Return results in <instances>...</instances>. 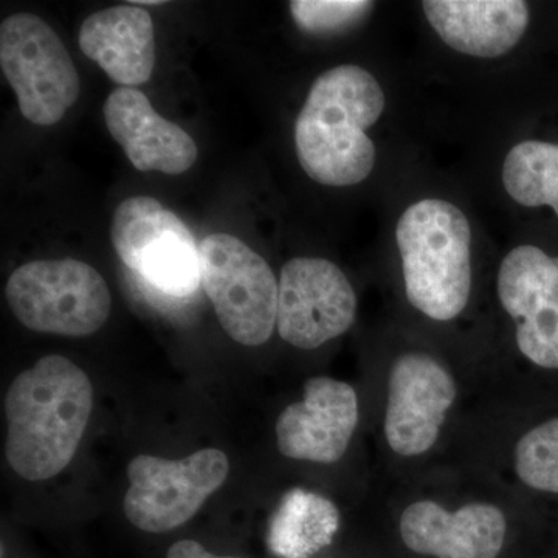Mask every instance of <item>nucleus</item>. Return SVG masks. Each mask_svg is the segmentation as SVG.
Returning <instances> with one entry per match:
<instances>
[{
    "label": "nucleus",
    "instance_id": "obj_13",
    "mask_svg": "<svg viewBox=\"0 0 558 558\" xmlns=\"http://www.w3.org/2000/svg\"><path fill=\"white\" fill-rule=\"evenodd\" d=\"M106 126L138 171L180 175L193 168L199 150L178 124L163 119L134 87L112 90L105 102Z\"/></svg>",
    "mask_w": 558,
    "mask_h": 558
},
{
    "label": "nucleus",
    "instance_id": "obj_17",
    "mask_svg": "<svg viewBox=\"0 0 558 558\" xmlns=\"http://www.w3.org/2000/svg\"><path fill=\"white\" fill-rule=\"evenodd\" d=\"M339 527L340 512L330 499L292 488L271 515L267 545L279 558H311L332 543Z\"/></svg>",
    "mask_w": 558,
    "mask_h": 558
},
{
    "label": "nucleus",
    "instance_id": "obj_8",
    "mask_svg": "<svg viewBox=\"0 0 558 558\" xmlns=\"http://www.w3.org/2000/svg\"><path fill=\"white\" fill-rule=\"evenodd\" d=\"M229 473V458L218 449L199 450L179 461L138 454L128 465L124 515L150 534L172 531L199 512Z\"/></svg>",
    "mask_w": 558,
    "mask_h": 558
},
{
    "label": "nucleus",
    "instance_id": "obj_16",
    "mask_svg": "<svg viewBox=\"0 0 558 558\" xmlns=\"http://www.w3.org/2000/svg\"><path fill=\"white\" fill-rule=\"evenodd\" d=\"M80 49L121 87L148 83L156 68V32L142 7L97 11L80 28Z\"/></svg>",
    "mask_w": 558,
    "mask_h": 558
},
{
    "label": "nucleus",
    "instance_id": "obj_4",
    "mask_svg": "<svg viewBox=\"0 0 558 558\" xmlns=\"http://www.w3.org/2000/svg\"><path fill=\"white\" fill-rule=\"evenodd\" d=\"M5 296L25 328L73 339L98 332L112 310L100 271L72 258L32 260L17 267L7 281Z\"/></svg>",
    "mask_w": 558,
    "mask_h": 558
},
{
    "label": "nucleus",
    "instance_id": "obj_20",
    "mask_svg": "<svg viewBox=\"0 0 558 558\" xmlns=\"http://www.w3.org/2000/svg\"><path fill=\"white\" fill-rule=\"evenodd\" d=\"M290 14L300 31L307 35L329 38L354 31L374 10L366 0H293Z\"/></svg>",
    "mask_w": 558,
    "mask_h": 558
},
{
    "label": "nucleus",
    "instance_id": "obj_7",
    "mask_svg": "<svg viewBox=\"0 0 558 558\" xmlns=\"http://www.w3.org/2000/svg\"><path fill=\"white\" fill-rule=\"evenodd\" d=\"M110 240L124 266L150 289L183 299L199 288L196 238L178 215L154 197L134 196L121 202L113 213Z\"/></svg>",
    "mask_w": 558,
    "mask_h": 558
},
{
    "label": "nucleus",
    "instance_id": "obj_22",
    "mask_svg": "<svg viewBox=\"0 0 558 558\" xmlns=\"http://www.w3.org/2000/svg\"><path fill=\"white\" fill-rule=\"evenodd\" d=\"M132 5H142V7H146V5H160V3H163V2H159V0H137V2H131Z\"/></svg>",
    "mask_w": 558,
    "mask_h": 558
},
{
    "label": "nucleus",
    "instance_id": "obj_11",
    "mask_svg": "<svg viewBox=\"0 0 558 558\" xmlns=\"http://www.w3.org/2000/svg\"><path fill=\"white\" fill-rule=\"evenodd\" d=\"M457 399L449 371L427 354H403L389 373L385 436L402 457H417L435 446L447 411Z\"/></svg>",
    "mask_w": 558,
    "mask_h": 558
},
{
    "label": "nucleus",
    "instance_id": "obj_14",
    "mask_svg": "<svg viewBox=\"0 0 558 558\" xmlns=\"http://www.w3.org/2000/svg\"><path fill=\"white\" fill-rule=\"evenodd\" d=\"M407 548L438 558H497L506 538L505 513L492 505L447 512L435 501H418L400 519Z\"/></svg>",
    "mask_w": 558,
    "mask_h": 558
},
{
    "label": "nucleus",
    "instance_id": "obj_19",
    "mask_svg": "<svg viewBox=\"0 0 558 558\" xmlns=\"http://www.w3.org/2000/svg\"><path fill=\"white\" fill-rule=\"evenodd\" d=\"M515 470L526 486L558 494V417L532 428L519 440Z\"/></svg>",
    "mask_w": 558,
    "mask_h": 558
},
{
    "label": "nucleus",
    "instance_id": "obj_6",
    "mask_svg": "<svg viewBox=\"0 0 558 558\" xmlns=\"http://www.w3.org/2000/svg\"><path fill=\"white\" fill-rule=\"evenodd\" d=\"M201 279L220 326L244 347L267 343L277 326L278 281L269 264L227 233L199 244Z\"/></svg>",
    "mask_w": 558,
    "mask_h": 558
},
{
    "label": "nucleus",
    "instance_id": "obj_5",
    "mask_svg": "<svg viewBox=\"0 0 558 558\" xmlns=\"http://www.w3.org/2000/svg\"><path fill=\"white\" fill-rule=\"evenodd\" d=\"M0 68L17 98L22 116L53 126L81 94L78 70L57 32L31 13L0 25Z\"/></svg>",
    "mask_w": 558,
    "mask_h": 558
},
{
    "label": "nucleus",
    "instance_id": "obj_18",
    "mask_svg": "<svg viewBox=\"0 0 558 558\" xmlns=\"http://www.w3.org/2000/svg\"><path fill=\"white\" fill-rule=\"evenodd\" d=\"M502 183L510 197L523 207L553 208L558 216L557 143L521 142L502 165Z\"/></svg>",
    "mask_w": 558,
    "mask_h": 558
},
{
    "label": "nucleus",
    "instance_id": "obj_2",
    "mask_svg": "<svg viewBox=\"0 0 558 558\" xmlns=\"http://www.w3.org/2000/svg\"><path fill=\"white\" fill-rule=\"evenodd\" d=\"M385 94L360 65L326 70L312 84L295 123L301 168L326 186H352L369 178L376 146L366 134L380 120Z\"/></svg>",
    "mask_w": 558,
    "mask_h": 558
},
{
    "label": "nucleus",
    "instance_id": "obj_12",
    "mask_svg": "<svg viewBox=\"0 0 558 558\" xmlns=\"http://www.w3.org/2000/svg\"><path fill=\"white\" fill-rule=\"evenodd\" d=\"M359 422V400L347 381L314 377L304 398L279 414L278 449L296 461L333 464L347 453Z\"/></svg>",
    "mask_w": 558,
    "mask_h": 558
},
{
    "label": "nucleus",
    "instance_id": "obj_10",
    "mask_svg": "<svg viewBox=\"0 0 558 558\" xmlns=\"http://www.w3.org/2000/svg\"><path fill=\"white\" fill-rule=\"evenodd\" d=\"M498 296L517 323L521 354L558 369V256L535 245L510 250L499 267Z\"/></svg>",
    "mask_w": 558,
    "mask_h": 558
},
{
    "label": "nucleus",
    "instance_id": "obj_9",
    "mask_svg": "<svg viewBox=\"0 0 558 558\" xmlns=\"http://www.w3.org/2000/svg\"><path fill=\"white\" fill-rule=\"evenodd\" d=\"M357 296L339 266L293 258L278 282L277 329L292 347L311 351L343 336L355 322Z\"/></svg>",
    "mask_w": 558,
    "mask_h": 558
},
{
    "label": "nucleus",
    "instance_id": "obj_21",
    "mask_svg": "<svg viewBox=\"0 0 558 558\" xmlns=\"http://www.w3.org/2000/svg\"><path fill=\"white\" fill-rule=\"evenodd\" d=\"M167 558H241V557H222L208 553L201 543L193 539H182L174 543L168 550Z\"/></svg>",
    "mask_w": 558,
    "mask_h": 558
},
{
    "label": "nucleus",
    "instance_id": "obj_15",
    "mask_svg": "<svg viewBox=\"0 0 558 558\" xmlns=\"http://www.w3.org/2000/svg\"><path fill=\"white\" fill-rule=\"evenodd\" d=\"M422 9L450 49L476 58L509 53L529 25V7L521 0H427Z\"/></svg>",
    "mask_w": 558,
    "mask_h": 558
},
{
    "label": "nucleus",
    "instance_id": "obj_3",
    "mask_svg": "<svg viewBox=\"0 0 558 558\" xmlns=\"http://www.w3.org/2000/svg\"><path fill=\"white\" fill-rule=\"evenodd\" d=\"M396 242L411 306L436 322L457 318L472 289L468 216L447 201H418L400 216Z\"/></svg>",
    "mask_w": 558,
    "mask_h": 558
},
{
    "label": "nucleus",
    "instance_id": "obj_1",
    "mask_svg": "<svg viewBox=\"0 0 558 558\" xmlns=\"http://www.w3.org/2000/svg\"><path fill=\"white\" fill-rule=\"evenodd\" d=\"M94 410V388L72 360L46 355L22 371L5 396L10 468L28 481L53 478L78 450Z\"/></svg>",
    "mask_w": 558,
    "mask_h": 558
}]
</instances>
